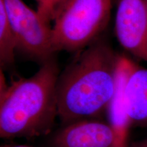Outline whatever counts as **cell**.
I'll return each instance as SVG.
<instances>
[{
  "mask_svg": "<svg viewBox=\"0 0 147 147\" xmlns=\"http://www.w3.org/2000/svg\"><path fill=\"white\" fill-rule=\"evenodd\" d=\"M118 60L101 41L79 51L57 82L58 117L64 125L106 113L115 93Z\"/></svg>",
  "mask_w": 147,
  "mask_h": 147,
  "instance_id": "obj_1",
  "label": "cell"
},
{
  "mask_svg": "<svg viewBox=\"0 0 147 147\" xmlns=\"http://www.w3.org/2000/svg\"><path fill=\"white\" fill-rule=\"evenodd\" d=\"M58 65L53 59L42 63L29 78L14 80L0 90V136L34 138L49 134L58 117Z\"/></svg>",
  "mask_w": 147,
  "mask_h": 147,
  "instance_id": "obj_2",
  "label": "cell"
},
{
  "mask_svg": "<svg viewBox=\"0 0 147 147\" xmlns=\"http://www.w3.org/2000/svg\"><path fill=\"white\" fill-rule=\"evenodd\" d=\"M110 10L111 0H66L53 17L55 52H78L89 47L105 29Z\"/></svg>",
  "mask_w": 147,
  "mask_h": 147,
  "instance_id": "obj_3",
  "label": "cell"
},
{
  "mask_svg": "<svg viewBox=\"0 0 147 147\" xmlns=\"http://www.w3.org/2000/svg\"><path fill=\"white\" fill-rule=\"evenodd\" d=\"M0 1L4 5L17 49L42 63L53 59L55 52L49 21L38 12L29 8L22 0Z\"/></svg>",
  "mask_w": 147,
  "mask_h": 147,
  "instance_id": "obj_4",
  "label": "cell"
},
{
  "mask_svg": "<svg viewBox=\"0 0 147 147\" xmlns=\"http://www.w3.org/2000/svg\"><path fill=\"white\" fill-rule=\"evenodd\" d=\"M115 31L121 45L147 62V6L145 0H120Z\"/></svg>",
  "mask_w": 147,
  "mask_h": 147,
  "instance_id": "obj_5",
  "label": "cell"
},
{
  "mask_svg": "<svg viewBox=\"0 0 147 147\" xmlns=\"http://www.w3.org/2000/svg\"><path fill=\"white\" fill-rule=\"evenodd\" d=\"M51 147H119L117 134L108 122L86 119L64 125L50 139Z\"/></svg>",
  "mask_w": 147,
  "mask_h": 147,
  "instance_id": "obj_6",
  "label": "cell"
},
{
  "mask_svg": "<svg viewBox=\"0 0 147 147\" xmlns=\"http://www.w3.org/2000/svg\"><path fill=\"white\" fill-rule=\"evenodd\" d=\"M135 66L128 59L119 57L117 68V83L115 95L108 106L106 115L108 123L117 134L118 146H127V138L131 126L125 101V89L127 79Z\"/></svg>",
  "mask_w": 147,
  "mask_h": 147,
  "instance_id": "obj_7",
  "label": "cell"
},
{
  "mask_svg": "<svg viewBox=\"0 0 147 147\" xmlns=\"http://www.w3.org/2000/svg\"><path fill=\"white\" fill-rule=\"evenodd\" d=\"M125 101L131 125L147 127V69L134 66L126 83Z\"/></svg>",
  "mask_w": 147,
  "mask_h": 147,
  "instance_id": "obj_8",
  "label": "cell"
},
{
  "mask_svg": "<svg viewBox=\"0 0 147 147\" xmlns=\"http://www.w3.org/2000/svg\"><path fill=\"white\" fill-rule=\"evenodd\" d=\"M17 49L14 32L2 1H0V62L1 67L12 65Z\"/></svg>",
  "mask_w": 147,
  "mask_h": 147,
  "instance_id": "obj_9",
  "label": "cell"
},
{
  "mask_svg": "<svg viewBox=\"0 0 147 147\" xmlns=\"http://www.w3.org/2000/svg\"><path fill=\"white\" fill-rule=\"evenodd\" d=\"M38 1L40 4L38 12L47 21H50L51 19H53L55 8H56L57 0H38Z\"/></svg>",
  "mask_w": 147,
  "mask_h": 147,
  "instance_id": "obj_10",
  "label": "cell"
},
{
  "mask_svg": "<svg viewBox=\"0 0 147 147\" xmlns=\"http://www.w3.org/2000/svg\"><path fill=\"white\" fill-rule=\"evenodd\" d=\"M126 147H147V138L140 140L138 142H134L129 146L127 145Z\"/></svg>",
  "mask_w": 147,
  "mask_h": 147,
  "instance_id": "obj_11",
  "label": "cell"
},
{
  "mask_svg": "<svg viewBox=\"0 0 147 147\" xmlns=\"http://www.w3.org/2000/svg\"><path fill=\"white\" fill-rule=\"evenodd\" d=\"M1 147H35L25 144H4Z\"/></svg>",
  "mask_w": 147,
  "mask_h": 147,
  "instance_id": "obj_12",
  "label": "cell"
},
{
  "mask_svg": "<svg viewBox=\"0 0 147 147\" xmlns=\"http://www.w3.org/2000/svg\"><path fill=\"white\" fill-rule=\"evenodd\" d=\"M66 0H57V3H56V8H55V12H56V10H57V9L59 8V7L63 3L65 2ZM55 15V14H54ZM54 17V16H53Z\"/></svg>",
  "mask_w": 147,
  "mask_h": 147,
  "instance_id": "obj_13",
  "label": "cell"
},
{
  "mask_svg": "<svg viewBox=\"0 0 147 147\" xmlns=\"http://www.w3.org/2000/svg\"><path fill=\"white\" fill-rule=\"evenodd\" d=\"M146 1V6H147V0H145Z\"/></svg>",
  "mask_w": 147,
  "mask_h": 147,
  "instance_id": "obj_14",
  "label": "cell"
}]
</instances>
